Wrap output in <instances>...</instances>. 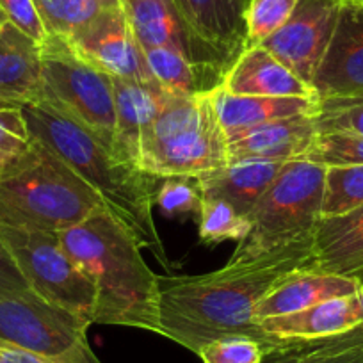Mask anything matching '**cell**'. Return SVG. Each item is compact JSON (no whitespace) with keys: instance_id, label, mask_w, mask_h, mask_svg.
<instances>
[{"instance_id":"25","label":"cell","mask_w":363,"mask_h":363,"mask_svg":"<svg viewBox=\"0 0 363 363\" xmlns=\"http://www.w3.org/2000/svg\"><path fill=\"white\" fill-rule=\"evenodd\" d=\"M262 363H363V324L335 337L284 340Z\"/></svg>"},{"instance_id":"34","label":"cell","mask_w":363,"mask_h":363,"mask_svg":"<svg viewBox=\"0 0 363 363\" xmlns=\"http://www.w3.org/2000/svg\"><path fill=\"white\" fill-rule=\"evenodd\" d=\"M269 349L250 337H225L208 342L198 356L203 363H262Z\"/></svg>"},{"instance_id":"4","label":"cell","mask_w":363,"mask_h":363,"mask_svg":"<svg viewBox=\"0 0 363 363\" xmlns=\"http://www.w3.org/2000/svg\"><path fill=\"white\" fill-rule=\"evenodd\" d=\"M106 208L96 191L38 139L0 174V225L59 233Z\"/></svg>"},{"instance_id":"35","label":"cell","mask_w":363,"mask_h":363,"mask_svg":"<svg viewBox=\"0 0 363 363\" xmlns=\"http://www.w3.org/2000/svg\"><path fill=\"white\" fill-rule=\"evenodd\" d=\"M0 9L11 26L22 30L36 43L41 45L48 38L34 0H0Z\"/></svg>"},{"instance_id":"17","label":"cell","mask_w":363,"mask_h":363,"mask_svg":"<svg viewBox=\"0 0 363 363\" xmlns=\"http://www.w3.org/2000/svg\"><path fill=\"white\" fill-rule=\"evenodd\" d=\"M260 328L277 340H312L345 333L363 324V306L358 294L328 299L315 306L260 320Z\"/></svg>"},{"instance_id":"30","label":"cell","mask_w":363,"mask_h":363,"mask_svg":"<svg viewBox=\"0 0 363 363\" xmlns=\"http://www.w3.org/2000/svg\"><path fill=\"white\" fill-rule=\"evenodd\" d=\"M299 0H250L244 13L246 47L264 45L278 33L294 13Z\"/></svg>"},{"instance_id":"14","label":"cell","mask_w":363,"mask_h":363,"mask_svg":"<svg viewBox=\"0 0 363 363\" xmlns=\"http://www.w3.org/2000/svg\"><path fill=\"white\" fill-rule=\"evenodd\" d=\"M362 287L363 280L358 277H342L313 267L296 269L281 277L255 306V320L301 312L328 299L358 294Z\"/></svg>"},{"instance_id":"15","label":"cell","mask_w":363,"mask_h":363,"mask_svg":"<svg viewBox=\"0 0 363 363\" xmlns=\"http://www.w3.org/2000/svg\"><path fill=\"white\" fill-rule=\"evenodd\" d=\"M223 89L232 95L271 99H317L312 86L262 45L247 47L226 69ZM319 100V99H317Z\"/></svg>"},{"instance_id":"36","label":"cell","mask_w":363,"mask_h":363,"mask_svg":"<svg viewBox=\"0 0 363 363\" xmlns=\"http://www.w3.org/2000/svg\"><path fill=\"white\" fill-rule=\"evenodd\" d=\"M22 292L33 291L27 285L26 278L22 277L20 269L16 267L8 247L0 239V294H22Z\"/></svg>"},{"instance_id":"6","label":"cell","mask_w":363,"mask_h":363,"mask_svg":"<svg viewBox=\"0 0 363 363\" xmlns=\"http://www.w3.org/2000/svg\"><path fill=\"white\" fill-rule=\"evenodd\" d=\"M326 167L305 159L289 160L251 212L250 233L228 264H246L281 247L313 239L323 218Z\"/></svg>"},{"instance_id":"21","label":"cell","mask_w":363,"mask_h":363,"mask_svg":"<svg viewBox=\"0 0 363 363\" xmlns=\"http://www.w3.org/2000/svg\"><path fill=\"white\" fill-rule=\"evenodd\" d=\"M285 162L271 160H244L228 162L225 167L201 174L200 180L203 200H223L232 205L240 216H246L257 205L271 182L274 180Z\"/></svg>"},{"instance_id":"3","label":"cell","mask_w":363,"mask_h":363,"mask_svg":"<svg viewBox=\"0 0 363 363\" xmlns=\"http://www.w3.org/2000/svg\"><path fill=\"white\" fill-rule=\"evenodd\" d=\"M57 235L95 289L93 324L159 333V277L116 218L100 208Z\"/></svg>"},{"instance_id":"38","label":"cell","mask_w":363,"mask_h":363,"mask_svg":"<svg viewBox=\"0 0 363 363\" xmlns=\"http://www.w3.org/2000/svg\"><path fill=\"white\" fill-rule=\"evenodd\" d=\"M6 22H8V20H6V16H4V13H2V9H0V27L4 26Z\"/></svg>"},{"instance_id":"29","label":"cell","mask_w":363,"mask_h":363,"mask_svg":"<svg viewBox=\"0 0 363 363\" xmlns=\"http://www.w3.org/2000/svg\"><path fill=\"white\" fill-rule=\"evenodd\" d=\"M250 233V219L223 200H203L200 216L201 242L219 244L225 240L242 242Z\"/></svg>"},{"instance_id":"39","label":"cell","mask_w":363,"mask_h":363,"mask_svg":"<svg viewBox=\"0 0 363 363\" xmlns=\"http://www.w3.org/2000/svg\"><path fill=\"white\" fill-rule=\"evenodd\" d=\"M359 299H362V306H363V287H362V291H359Z\"/></svg>"},{"instance_id":"31","label":"cell","mask_w":363,"mask_h":363,"mask_svg":"<svg viewBox=\"0 0 363 363\" xmlns=\"http://www.w3.org/2000/svg\"><path fill=\"white\" fill-rule=\"evenodd\" d=\"M155 207L169 218H200L203 207L198 177H166L160 180L155 193Z\"/></svg>"},{"instance_id":"2","label":"cell","mask_w":363,"mask_h":363,"mask_svg":"<svg viewBox=\"0 0 363 363\" xmlns=\"http://www.w3.org/2000/svg\"><path fill=\"white\" fill-rule=\"evenodd\" d=\"M30 138L57 153L102 198L106 211L132 233L141 247L167 265L166 251L153 221L155 193L162 178L121 162L86 127L45 104L22 106Z\"/></svg>"},{"instance_id":"9","label":"cell","mask_w":363,"mask_h":363,"mask_svg":"<svg viewBox=\"0 0 363 363\" xmlns=\"http://www.w3.org/2000/svg\"><path fill=\"white\" fill-rule=\"evenodd\" d=\"M89 323L34 292L0 294V340L50 363H102L87 342Z\"/></svg>"},{"instance_id":"22","label":"cell","mask_w":363,"mask_h":363,"mask_svg":"<svg viewBox=\"0 0 363 363\" xmlns=\"http://www.w3.org/2000/svg\"><path fill=\"white\" fill-rule=\"evenodd\" d=\"M216 114L226 138L269 121L317 113V99H271L232 95L223 87L211 93Z\"/></svg>"},{"instance_id":"13","label":"cell","mask_w":363,"mask_h":363,"mask_svg":"<svg viewBox=\"0 0 363 363\" xmlns=\"http://www.w3.org/2000/svg\"><path fill=\"white\" fill-rule=\"evenodd\" d=\"M317 99L363 93V2L344 0L333 36L312 77Z\"/></svg>"},{"instance_id":"1","label":"cell","mask_w":363,"mask_h":363,"mask_svg":"<svg viewBox=\"0 0 363 363\" xmlns=\"http://www.w3.org/2000/svg\"><path fill=\"white\" fill-rule=\"evenodd\" d=\"M313 239L200 277L159 278V335L194 354L208 342L250 337L271 351L281 344L255 320V306L287 272L312 267Z\"/></svg>"},{"instance_id":"12","label":"cell","mask_w":363,"mask_h":363,"mask_svg":"<svg viewBox=\"0 0 363 363\" xmlns=\"http://www.w3.org/2000/svg\"><path fill=\"white\" fill-rule=\"evenodd\" d=\"M342 2L344 0H299L289 22L262 47L310 84L333 36Z\"/></svg>"},{"instance_id":"37","label":"cell","mask_w":363,"mask_h":363,"mask_svg":"<svg viewBox=\"0 0 363 363\" xmlns=\"http://www.w3.org/2000/svg\"><path fill=\"white\" fill-rule=\"evenodd\" d=\"M0 363H50L43 356L20 345L0 340Z\"/></svg>"},{"instance_id":"18","label":"cell","mask_w":363,"mask_h":363,"mask_svg":"<svg viewBox=\"0 0 363 363\" xmlns=\"http://www.w3.org/2000/svg\"><path fill=\"white\" fill-rule=\"evenodd\" d=\"M114 80V135L111 152L121 162L138 166L141 132L160 109L167 89L159 82H138V80ZM139 167V166H138Z\"/></svg>"},{"instance_id":"7","label":"cell","mask_w":363,"mask_h":363,"mask_svg":"<svg viewBox=\"0 0 363 363\" xmlns=\"http://www.w3.org/2000/svg\"><path fill=\"white\" fill-rule=\"evenodd\" d=\"M54 107L113 146L114 80L84 61L66 40L48 36L41 43V77L36 102Z\"/></svg>"},{"instance_id":"28","label":"cell","mask_w":363,"mask_h":363,"mask_svg":"<svg viewBox=\"0 0 363 363\" xmlns=\"http://www.w3.org/2000/svg\"><path fill=\"white\" fill-rule=\"evenodd\" d=\"M301 159L323 167L363 166V135L352 132H317Z\"/></svg>"},{"instance_id":"27","label":"cell","mask_w":363,"mask_h":363,"mask_svg":"<svg viewBox=\"0 0 363 363\" xmlns=\"http://www.w3.org/2000/svg\"><path fill=\"white\" fill-rule=\"evenodd\" d=\"M363 205V166L326 167L323 218L347 214Z\"/></svg>"},{"instance_id":"23","label":"cell","mask_w":363,"mask_h":363,"mask_svg":"<svg viewBox=\"0 0 363 363\" xmlns=\"http://www.w3.org/2000/svg\"><path fill=\"white\" fill-rule=\"evenodd\" d=\"M198 36L233 59L246 47V13L250 0H177Z\"/></svg>"},{"instance_id":"8","label":"cell","mask_w":363,"mask_h":363,"mask_svg":"<svg viewBox=\"0 0 363 363\" xmlns=\"http://www.w3.org/2000/svg\"><path fill=\"white\" fill-rule=\"evenodd\" d=\"M0 239L34 294L93 324L95 289L57 233L0 225Z\"/></svg>"},{"instance_id":"5","label":"cell","mask_w":363,"mask_h":363,"mask_svg":"<svg viewBox=\"0 0 363 363\" xmlns=\"http://www.w3.org/2000/svg\"><path fill=\"white\" fill-rule=\"evenodd\" d=\"M228 164V141L211 93L167 91L139 143V169L153 177H201Z\"/></svg>"},{"instance_id":"33","label":"cell","mask_w":363,"mask_h":363,"mask_svg":"<svg viewBox=\"0 0 363 363\" xmlns=\"http://www.w3.org/2000/svg\"><path fill=\"white\" fill-rule=\"evenodd\" d=\"M30 139L22 106L0 104V174L22 159L29 150Z\"/></svg>"},{"instance_id":"24","label":"cell","mask_w":363,"mask_h":363,"mask_svg":"<svg viewBox=\"0 0 363 363\" xmlns=\"http://www.w3.org/2000/svg\"><path fill=\"white\" fill-rule=\"evenodd\" d=\"M146 62L153 79L167 91L182 95H205L223 86L225 69L201 65L169 48L145 50Z\"/></svg>"},{"instance_id":"16","label":"cell","mask_w":363,"mask_h":363,"mask_svg":"<svg viewBox=\"0 0 363 363\" xmlns=\"http://www.w3.org/2000/svg\"><path fill=\"white\" fill-rule=\"evenodd\" d=\"M317 134L313 114L269 121L226 138L228 162L271 160L289 162L301 159Z\"/></svg>"},{"instance_id":"20","label":"cell","mask_w":363,"mask_h":363,"mask_svg":"<svg viewBox=\"0 0 363 363\" xmlns=\"http://www.w3.org/2000/svg\"><path fill=\"white\" fill-rule=\"evenodd\" d=\"M41 77V45L6 22L0 27V104L36 102Z\"/></svg>"},{"instance_id":"32","label":"cell","mask_w":363,"mask_h":363,"mask_svg":"<svg viewBox=\"0 0 363 363\" xmlns=\"http://www.w3.org/2000/svg\"><path fill=\"white\" fill-rule=\"evenodd\" d=\"M313 121L317 132H352L363 135V93L320 99Z\"/></svg>"},{"instance_id":"19","label":"cell","mask_w":363,"mask_h":363,"mask_svg":"<svg viewBox=\"0 0 363 363\" xmlns=\"http://www.w3.org/2000/svg\"><path fill=\"white\" fill-rule=\"evenodd\" d=\"M312 267L342 277L363 272V205L335 218H320L313 233Z\"/></svg>"},{"instance_id":"10","label":"cell","mask_w":363,"mask_h":363,"mask_svg":"<svg viewBox=\"0 0 363 363\" xmlns=\"http://www.w3.org/2000/svg\"><path fill=\"white\" fill-rule=\"evenodd\" d=\"M143 50L169 48L201 65L228 69L235 59L198 36L177 0H120Z\"/></svg>"},{"instance_id":"40","label":"cell","mask_w":363,"mask_h":363,"mask_svg":"<svg viewBox=\"0 0 363 363\" xmlns=\"http://www.w3.org/2000/svg\"><path fill=\"white\" fill-rule=\"evenodd\" d=\"M362 2H363V0H362Z\"/></svg>"},{"instance_id":"26","label":"cell","mask_w":363,"mask_h":363,"mask_svg":"<svg viewBox=\"0 0 363 363\" xmlns=\"http://www.w3.org/2000/svg\"><path fill=\"white\" fill-rule=\"evenodd\" d=\"M48 36L72 40L120 0H34Z\"/></svg>"},{"instance_id":"11","label":"cell","mask_w":363,"mask_h":363,"mask_svg":"<svg viewBox=\"0 0 363 363\" xmlns=\"http://www.w3.org/2000/svg\"><path fill=\"white\" fill-rule=\"evenodd\" d=\"M66 41L84 61L113 79L157 82L148 68L145 50L128 26L121 4L107 9L86 29Z\"/></svg>"}]
</instances>
